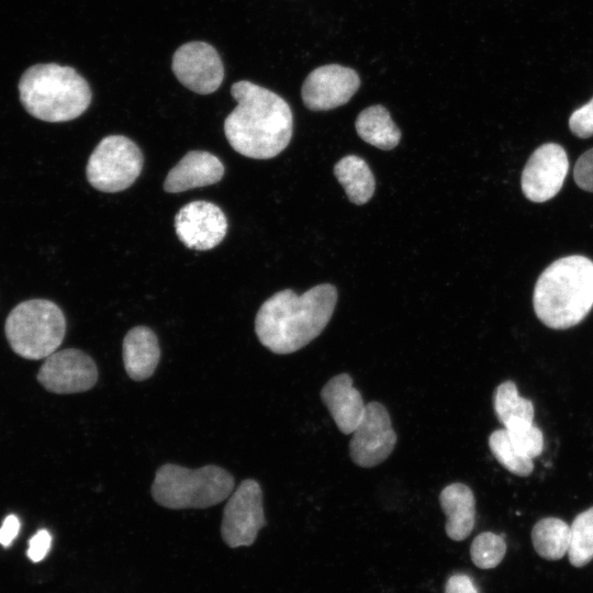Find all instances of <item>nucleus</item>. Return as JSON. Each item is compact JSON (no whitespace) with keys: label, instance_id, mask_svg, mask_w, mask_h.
Wrapping results in <instances>:
<instances>
[{"label":"nucleus","instance_id":"obj_8","mask_svg":"<svg viewBox=\"0 0 593 593\" xmlns=\"http://www.w3.org/2000/svg\"><path fill=\"white\" fill-rule=\"evenodd\" d=\"M266 524L261 488L256 480L246 479L224 507L221 537L230 548L249 547Z\"/></svg>","mask_w":593,"mask_h":593},{"label":"nucleus","instance_id":"obj_21","mask_svg":"<svg viewBox=\"0 0 593 593\" xmlns=\"http://www.w3.org/2000/svg\"><path fill=\"white\" fill-rule=\"evenodd\" d=\"M532 541L541 558L559 560L568 553L570 526L558 517L541 518L532 529Z\"/></svg>","mask_w":593,"mask_h":593},{"label":"nucleus","instance_id":"obj_23","mask_svg":"<svg viewBox=\"0 0 593 593\" xmlns=\"http://www.w3.org/2000/svg\"><path fill=\"white\" fill-rule=\"evenodd\" d=\"M568 557L577 568L593 559V506L578 514L570 525Z\"/></svg>","mask_w":593,"mask_h":593},{"label":"nucleus","instance_id":"obj_28","mask_svg":"<svg viewBox=\"0 0 593 593\" xmlns=\"http://www.w3.org/2000/svg\"><path fill=\"white\" fill-rule=\"evenodd\" d=\"M573 178L581 189L593 192V148L579 157L573 169Z\"/></svg>","mask_w":593,"mask_h":593},{"label":"nucleus","instance_id":"obj_17","mask_svg":"<svg viewBox=\"0 0 593 593\" xmlns=\"http://www.w3.org/2000/svg\"><path fill=\"white\" fill-rule=\"evenodd\" d=\"M122 356L125 371L132 380L148 379L160 359L156 334L146 326L133 327L123 339Z\"/></svg>","mask_w":593,"mask_h":593},{"label":"nucleus","instance_id":"obj_18","mask_svg":"<svg viewBox=\"0 0 593 593\" xmlns=\"http://www.w3.org/2000/svg\"><path fill=\"white\" fill-rule=\"evenodd\" d=\"M439 503L447 517V536L455 541L466 539L475 525V497L472 490L460 482L451 483L441 490Z\"/></svg>","mask_w":593,"mask_h":593},{"label":"nucleus","instance_id":"obj_30","mask_svg":"<svg viewBox=\"0 0 593 593\" xmlns=\"http://www.w3.org/2000/svg\"><path fill=\"white\" fill-rule=\"evenodd\" d=\"M444 593H479V590L468 574L455 573L448 578Z\"/></svg>","mask_w":593,"mask_h":593},{"label":"nucleus","instance_id":"obj_14","mask_svg":"<svg viewBox=\"0 0 593 593\" xmlns=\"http://www.w3.org/2000/svg\"><path fill=\"white\" fill-rule=\"evenodd\" d=\"M175 230L186 247L209 250L225 237L227 220L216 204L209 201H192L176 214Z\"/></svg>","mask_w":593,"mask_h":593},{"label":"nucleus","instance_id":"obj_20","mask_svg":"<svg viewBox=\"0 0 593 593\" xmlns=\"http://www.w3.org/2000/svg\"><path fill=\"white\" fill-rule=\"evenodd\" d=\"M334 175L350 202L361 205L373 195L376 181L368 164L359 156L347 155L334 167Z\"/></svg>","mask_w":593,"mask_h":593},{"label":"nucleus","instance_id":"obj_31","mask_svg":"<svg viewBox=\"0 0 593 593\" xmlns=\"http://www.w3.org/2000/svg\"><path fill=\"white\" fill-rule=\"evenodd\" d=\"M19 532V518L13 514L8 515L0 527V544L8 547L16 538Z\"/></svg>","mask_w":593,"mask_h":593},{"label":"nucleus","instance_id":"obj_3","mask_svg":"<svg viewBox=\"0 0 593 593\" xmlns=\"http://www.w3.org/2000/svg\"><path fill=\"white\" fill-rule=\"evenodd\" d=\"M533 305L549 328L567 329L581 323L593 306V261L581 255L553 261L537 279Z\"/></svg>","mask_w":593,"mask_h":593},{"label":"nucleus","instance_id":"obj_10","mask_svg":"<svg viewBox=\"0 0 593 593\" xmlns=\"http://www.w3.org/2000/svg\"><path fill=\"white\" fill-rule=\"evenodd\" d=\"M38 382L49 392L69 394L85 392L98 381V368L86 353L68 348L45 358L37 373Z\"/></svg>","mask_w":593,"mask_h":593},{"label":"nucleus","instance_id":"obj_15","mask_svg":"<svg viewBox=\"0 0 593 593\" xmlns=\"http://www.w3.org/2000/svg\"><path fill=\"white\" fill-rule=\"evenodd\" d=\"M321 399L343 434H353L363 417L366 405L348 373L329 379L321 390Z\"/></svg>","mask_w":593,"mask_h":593},{"label":"nucleus","instance_id":"obj_4","mask_svg":"<svg viewBox=\"0 0 593 593\" xmlns=\"http://www.w3.org/2000/svg\"><path fill=\"white\" fill-rule=\"evenodd\" d=\"M19 92L31 115L52 123L80 116L92 98L89 83L76 69L54 63L27 68L20 79Z\"/></svg>","mask_w":593,"mask_h":593},{"label":"nucleus","instance_id":"obj_2","mask_svg":"<svg viewBox=\"0 0 593 593\" xmlns=\"http://www.w3.org/2000/svg\"><path fill=\"white\" fill-rule=\"evenodd\" d=\"M337 303L333 284L315 286L301 295L291 289L268 298L255 318L256 335L266 348L288 355L315 339L328 324Z\"/></svg>","mask_w":593,"mask_h":593},{"label":"nucleus","instance_id":"obj_16","mask_svg":"<svg viewBox=\"0 0 593 593\" xmlns=\"http://www.w3.org/2000/svg\"><path fill=\"white\" fill-rule=\"evenodd\" d=\"M224 170V165L213 154L205 150H191L169 170L164 182V190L177 193L210 186L223 178Z\"/></svg>","mask_w":593,"mask_h":593},{"label":"nucleus","instance_id":"obj_29","mask_svg":"<svg viewBox=\"0 0 593 593\" xmlns=\"http://www.w3.org/2000/svg\"><path fill=\"white\" fill-rule=\"evenodd\" d=\"M52 545V536L48 530H38L29 541L27 557L33 562H38L45 558Z\"/></svg>","mask_w":593,"mask_h":593},{"label":"nucleus","instance_id":"obj_7","mask_svg":"<svg viewBox=\"0 0 593 593\" xmlns=\"http://www.w3.org/2000/svg\"><path fill=\"white\" fill-rule=\"evenodd\" d=\"M143 163V154L133 141L123 135H109L89 157L87 180L99 191L119 192L134 183Z\"/></svg>","mask_w":593,"mask_h":593},{"label":"nucleus","instance_id":"obj_24","mask_svg":"<svg viewBox=\"0 0 593 593\" xmlns=\"http://www.w3.org/2000/svg\"><path fill=\"white\" fill-rule=\"evenodd\" d=\"M488 443L494 458L510 472L518 477H527L533 472V459L517 450L505 428L494 430Z\"/></svg>","mask_w":593,"mask_h":593},{"label":"nucleus","instance_id":"obj_22","mask_svg":"<svg viewBox=\"0 0 593 593\" xmlns=\"http://www.w3.org/2000/svg\"><path fill=\"white\" fill-rule=\"evenodd\" d=\"M493 407L497 419L503 426L518 419L528 422L534 419L533 402L522 398L518 394L516 384L511 380L504 381L496 387L493 395Z\"/></svg>","mask_w":593,"mask_h":593},{"label":"nucleus","instance_id":"obj_27","mask_svg":"<svg viewBox=\"0 0 593 593\" xmlns=\"http://www.w3.org/2000/svg\"><path fill=\"white\" fill-rule=\"evenodd\" d=\"M569 127L580 138L593 136V98L571 114Z\"/></svg>","mask_w":593,"mask_h":593},{"label":"nucleus","instance_id":"obj_25","mask_svg":"<svg viewBox=\"0 0 593 593\" xmlns=\"http://www.w3.org/2000/svg\"><path fill=\"white\" fill-rule=\"evenodd\" d=\"M506 552L504 538L492 532L479 534L471 542L470 557L475 567L493 569L503 560Z\"/></svg>","mask_w":593,"mask_h":593},{"label":"nucleus","instance_id":"obj_13","mask_svg":"<svg viewBox=\"0 0 593 593\" xmlns=\"http://www.w3.org/2000/svg\"><path fill=\"white\" fill-rule=\"evenodd\" d=\"M569 170V160L562 146L546 143L527 160L522 172V190L533 202H545L561 189Z\"/></svg>","mask_w":593,"mask_h":593},{"label":"nucleus","instance_id":"obj_6","mask_svg":"<svg viewBox=\"0 0 593 593\" xmlns=\"http://www.w3.org/2000/svg\"><path fill=\"white\" fill-rule=\"evenodd\" d=\"M5 336L12 350L30 359H45L57 350L66 333L63 311L54 302L34 299L18 304L5 321Z\"/></svg>","mask_w":593,"mask_h":593},{"label":"nucleus","instance_id":"obj_1","mask_svg":"<svg viewBox=\"0 0 593 593\" xmlns=\"http://www.w3.org/2000/svg\"><path fill=\"white\" fill-rule=\"evenodd\" d=\"M231 93L237 105L224 121V133L233 149L254 159L279 155L293 133L290 105L273 91L247 80L235 82Z\"/></svg>","mask_w":593,"mask_h":593},{"label":"nucleus","instance_id":"obj_12","mask_svg":"<svg viewBox=\"0 0 593 593\" xmlns=\"http://www.w3.org/2000/svg\"><path fill=\"white\" fill-rule=\"evenodd\" d=\"M360 87L358 74L338 64L323 65L305 78L301 96L312 111H327L347 103Z\"/></svg>","mask_w":593,"mask_h":593},{"label":"nucleus","instance_id":"obj_11","mask_svg":"<svg viewBox=\"0 0 593 593\" xmlns=\"http://www.w3.org/2000/svg\"><path fill=\"white\" fill-rule=\"evenodd\" d=\"M172 72L178 81L199 94L216 91L224 79V66L216 49L209 43L194 41L177 48Z\"/></svg>","mask_w":593,"mask_h":593},{"label":"nucleus","instance_id":"obj_9","mask_svg":"<svg viewBox=\"0 0 593 593\" xmlns=\"http://www.w3.org/2000/svg\"><path fill=\"white\" fill-rule=\"evenodd\" d=\"M396 439L385 406L379 402H370L353 433L349 443L350 458L361 468L376 467L392 454Z\"/></svg>","mask_w":593,"mask_h":593},{"label":"nucleus","instance_id":"obj_5","mask_svg":"<svg viewBox=\"0 0 593 593\" xmlns=\"http://www.w3.org/2000/svg\"><path fill=\"white\" fill-rule=\"evenodd\" d=\"M234 484L233 475L215 465L192 470L166 463L156 471L152 496L166 508H206L226 500Z\"/></svg>","mask_w":593,"mask_h":593},{"label":"nucleus","instance_id":"obj_26","mask_svg":"<svg viewBox=\"0 0 593 593\" xmlns=\"http://www.w3.org/2000/svg\"><path fill=\"white\" fill-rule=\"evenodd\" d=\"M504 428L514 446L524 456L533 459L542 452L544 436L533 422L518 419L507 424Z\"/></svg>","mask_w":593,"mask_h":593},{"label":"nucleus","instance_id":"obj_19","mask_svg":"<svg viewBox=\"0 0 593 593\" xmlns=\"http://www.w3.org/2000/svg\"><path fill=\"white\" fill-rule=\"evenodd\" d=\"M358 135L368 144L389 150L401 139V131L395 125L389 111L380 104L362 110L355 122Z\"/></svg>","mask_w":593,"mask_h":593}]
</instances>
